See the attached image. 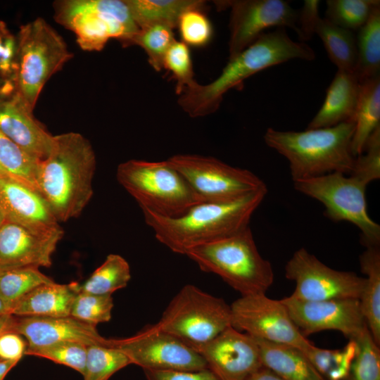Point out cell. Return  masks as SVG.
I'll return each mask as SVG.
<instances>
[{"instance_id":"1","label":"cell","mask_w":380,"mask_h":380,"mask_svg":"<svg viewBox=\"0 0 380 380\" xmlns=\"http://www.w3.org/2000/svg\"><path fill=\"white\" fill-rule=\"evenodd\" d=\"M96 163L93 147L81 134L53 136L48 156L38 163L35 183L59 222L80 216L88 205Z\"/></svg>"},{"instance_id":"2","label":"cell","mask_w":380,"mask_h":380,"mask_svg":"<svg viewBox=\"0 0 380 380\" xmlns=\"http://www.w3.org/2000/svg\"><path fill=\"white\" fill-rule=\"evenodd\" d=\"M315 52L306 43L293 41L286 28L262 34L255 42L229 59L220 75L210 83L195 82L179 94L178 104L191 118L215 113L229 90L240 87L249 77L267 68L293 59L313 61Z\"/></svg>"},{"instance_id":"3","label":"cell","mask_w":380,"mask_h":380,"mask_svg":"<svg viewBox=\"0 0 380 380\" xmlns=\"http://www.w3.org/2000/svg\"><path fill=\"white\" fill-rule=\"evenodd\" d=\"M267 192L265 187L232 201L201 202L177 217H163L148 210L142 213L146 224L160 243L175 253L185 255L191 248L248 227Z\"/></svg>"},{"instance_id":"4","label":"cell","mask_w":380,"mask_h":380,"mask_svg":"<svg viewBox=\"0 0 380 380\" xmlns=\"http://www.w3.org/2000/svg\"><path fill=\"white\" fill-rule=\"evenodd\" d=\"M354 120L303 132L267 128L265 144L289 162L293 181L333 172L351 173L355 157L351 151Z\"/></svg>"},{"instance_id":"5","label":"cell","mask_w":380,"mask_h":380,"mask_svg":"<svg viewBox=\"0 0 380 380\" xmlns=\"http://www.w3.org/2000/svg\"><path fill=\"white\" fill-rule=\"evenodd\" d=\"M185 255L201 270L220 277L241 296L265 293L274 281L272 265L259 253L249 226L191 248Z\"/></svg>"},{"instance_id":"6","label":"cell","mask_w":380,"mask_h":380,"mask_svg":"<svg viewBox=\"0 0 380 380\" xmlns=\"http://www.w3.org/2000/svg\"><path fill=\"white\" fill-rule=\"evenodd\" d=\"M118 183L141 210L177 217L202 201L184 177L167 160H129L116 170Z\"/></svg>"},{"instance_id":"7","label":"cell","mask_w":380,"mask_h":380,"mask_svg":"<svg viewBox=\"0 0 380 380\" xmlns=\"http://www.w3.org/2000/svg\"><path fill=\"white\" fill-rule=\"evenodd\" d=\"M54 12L56 20L75 33L84 51H101L113 38L132 46L139 30L124 0L58 1Z\"/></svg>"},{"instance_id":"8","label":"cell","mask_w":380,"mask_h":380,"mask_svg":"<svg viewBox=\"0 0 380 380\" xmlns=\"http://www.w3.org/2000/svg\"><path fill=\"white\" fill-rule=\"evenodd\" d=\"M71 56L63 38L44 19L20 27L13 82L15 91L30 110L49 78Z\"/></svg>"},{"instance_id":"9","label":"cell","mask_w":380,"mask_h":380,"mask_svg":"<svg viewBox=\"0 0 380 380\" xmlns=\"http://www.w3.org/2000/svg\"><path fill=\"white\" fill-rule=\"evenodd\" d=\"M156 324L194 347L232 326L231 307L222 298L186 284L172 298Z\"/></svg>"},{"instance_id":"10","label":"cell","mask_w":380,"mask_h":380,"mask_svg":"<svg viewBox=\"0 0 380 380\" xmlns=\"http://www.w3.org/2000/svg\"><path fill=\"white\" fill-rule=\"evenodd\" d=\"M296 190L317 200L325 208V215L334 222L348 221L361 232L366 247L379 246L380 226L369 215L365 191L367 184L341 172L293 181Z\"/></svg>"},{"instance_id":"11","label":"cell","mask_w":380,"mask_h":380,"mask_svg":"<svg viewBox=\"0 0 380 380\" xmlns=\"http://www.w3.org/2000/svg\"><path fill=\"white\" fill-rule=\"evenodd\" d=\"M166 160L184 177L202 202L232 201L267 187L252 172L214 157L177 154Z\"/></svg>"},{"instance_id":"12","label":"cell","mask_w":380,"mask_h":380,"mask_svg":"<svg viewBox=\"0 0 380 380\" xmlns=\"http://www.w3.org/2000/svg\"><path fill=\"white\" fill-rule=\"evenodd\" d=\"M108 346L122 351L143 370L198 371L208 369L203 357L156 324L147 325L132 336L108 339Z\"/></svg>"},{"instance_id":"13","label":"cell","mask_w":380,"mask_h":380,"mask_svg":"<svg viewBox=\"0 0 380 380\" xmlns=\"http://www.w3.org/2000/svg\"><path fill=\"white\" fill-rule=\"evenodd\" d=\"M230 307L232 327L254 338L291 345L303 353L314 345L294 324L281 300L265 293L241 296Z\"/></svg>"},{"instance_id":"14","label":"cell","mask_w":380,"mask_h":380,"mask_svg":"<svg viewBox=\"0 0 380 380\" xmlns=\"http://www.w3.org/2000/svg\"><path fill=\"white\" fill-rule=\"evenodd\" d=\"M285 277L296 284L290 296L308 301L359 300L365 281L353 272L328 267L304 248L296 251L286 262Z\"/></svg>"},{"instance_id":"15","label":"cell","mask_w":380,"mask_h":380,"mask_svg":"<svg viewBox=\"0 0 380 380\" xmlns=\"http://www.w3.org/2000/svg\"><path fill=\"white\" fill-rule=\"evenodd\" d=\"M230 8L229 59L255 42L270 27H289L297 32L298 10L284 0H235L218 1Z\"/></svg>"},{"instance_id":"16","label":"cell","mask_w":380,"mask_h":380,"mask_svg":"<svg viewBox=\"0 0 380 380\" xmlns=\"http://www.w3.org/2000/svg\"><path fill=\"white\" fill-rule=\"evenodd\" d=\"M305 337L324 330H336L355 340L367 326L358 299L301 300L291 296L281 300Z\"/></svg>"},{"instance_id":"17","label":"cell","mask_w":380,"mask_h":380,"mask_svg":"<svg viewBox=\"0 0 380 380\" xmlns=\"http://www.w3.org/2000/svg\"><path fill=\"white\" fill-rule=\"evenodd\" d=\"M191 348L220 380H246L262 367L255 339L232 326L210 341Z\"/></svg>"},{"instance_id":"18","label":"cell","mask_w":380,"mask_h":380,"mask_svg":"<svg viewBox=\"0 0 380 380\" xmlns=\"http://www.w3.org/2000/svg\"><path fill=\"white\" fill-rule=\"evenodd\" d=\"M63 234L62 228L41 232L5 220L0 227V270L49 267Z\"/></svg>"},{"instance_id":"19","label":"cell","mask_w":380,"mask_h":380,"mask_svg":"<svg viewBox=\"0 0 380 380\" xmlns=\"http://www.w3.org/2000/svg\"><path fill=\"white\" fill-rule=\"evenodd\" d=\"M0 208L6 220L26 228L41 232L61 229L43 196L11 176L0 177Z\"/></svg>"},{"instance_id":"20","label":"cell","mask_w":380,"mask_h":380,"mask_svg":"<svg viewBox=\"0 0 380 380\" xmlns=\"http://www.w3.org/2000/svg\"><path fill=\"white\" fill-rule=\"evenodd\" d=\"M0 131L38 161L48 156L53 139L15 91L0 99Z\"/></svg>"},{"instance_id":"21","label":"cell","mask_w":380,"mask_h":380,"mask_svg":"<svg viewBox=\"0 0 380 380\" xmlns=\"http://www.w3.org/2000/svg\"><path fill=\"white\" fill-rule=\"evenodd\" d=\"M14 332L26 338L27 347H39L63 341L78 342L86 346L108 345V339L101 336L95 326L70 315L16 318Z\"/></svg>"},{"instance_id":"22","label":"cell","mask_w":380,"mask_h":380,"mask_svg":"<svg viewBox=\"0 0 380 380\" xmlns=\"http://www.w3.org/2000/svg\"><path fill=\"white\" fill-rule=\"evenodd\" d=\"M360 84L354 73L337 70L327 89L322 106L306 129L331 127L354 120Z\"/></svg>"},{"instance_id":"23","label":"cell","mask_w":380,"mask_h":380,"mask_svg":"<svg viewBox=\"0 0 380 380\" xmlns=\"http://www.w3.org/2000/svg\"><path fill=\"white\" fill-rule=\"evenodd\" d=\"M76 294L72 282L43 284L21 298L13 307L11 314L21 317L69 316Z\"/></svg>"},{"instance_id":"24","label":"cell","mask_w":380,"mask_h":380,"mask_svg":"<svg viewBox=\"0 0 380 380\" xmlns=\"http://www.w3.org/2000/svg\"><path fill=\"white\" fill-rule=\"evenodd\" d=\"M262 366L285 380H325L299 348L255 338Z\"/></svg>"},{"instance_id":"25","label":"cell","mask_w":380,"mask_h":380,"mask_svg":"<svg viewBox=\"0 0 380 380\" xmlns=\"http://www.w3.org/2000/svg\"><path fill=\"white\" fill-rule=\"evenodd\" d=\"M360 266L366 274L359 298L366 324L377 345H380V250L379 246L366 247L360 256Z\"/></svg>"},{"instance_id":"26","label":"cell","mask_w":380,"mask_h":380,"mask_svg":"<svg viewBox=\"0 0 380 380\" xmlns=\"http://www.w3.org/2000/svg\"><path fill=\"white\" fill-rule=\"evenodd\" d=\"M354 122L351 151L357 157L362 153L369 137L380 126V75L360 83Z\"/></svg>"},{"instance_id":"27","label":"cell","mask_w":380,"mask_h":380,"mask_svg":"<svg viewBox=\"0 0 380 380\" xmlns=\"http://www.w3.org/2000/svg\"><path fill=\"white\" fill-rule=\"evenodd\" d=\"M139 29L152 24H165L173 29L186 11L200 8L201 0H124Z\"/></svg>"},{"instance_id":"28","label":"cell","mask_w":380,"mask_h":380,"mask_svg":"<svg viewBox=\"0 0 380 380\" xmlns=\"http://www.w3.org/2000/svg\"><path fill=\"white\" fill-rule=\"evenodd\" d=\"M316 34L322 40L330 61L337 70L354 73L357 60V39L354 32L321 18Z\"/></svg>"},{"instance_id":"29","label":"cell","mask_w":380,"mask_h":380,"mask_svg":"<svg viewBox=\"0 0 380 380\" xmlns=\"http://www.w3.org/2000/svg\"><path fill=\"white\" fill-rule=\"evenodd\" d=\"M130 279V267L127 261L118 254L110 253L83 283L72 284L77 293L112 295L126 287Z\"/></svg>"},{"instance_id":"30","label":"cell","mask_w":380,"mask_h":380,"mask_svg":"<svg viewBox=\"0 0 380 380\" xmlns=\"http://www.w3.org/2000/svg\"><path fill=\"white\" fill-rule=\"evenodd\" d=\"M357 60L354 74L360 83L380 75V6L357 31Z\"/></svg>"},{"instance_id":"31","label":"cell","mask_w":380,"mask_h":380,"mask_svg":"<svg viewBox=\"0 0 380 380\" xmlns=\"http://www.w3.org/2000/svg\"><path fill=\"white\" fill-rule=\"evenodd\" d=\"M54 282L36 267L0 270V298L9 308L35 288Z\"/></svg>"},{"instance_id":"32","label":"cell","mask_w":380,"mask_h":380,"mask_svg":"<svg viewBox=\"0 0 380 380\" xmlns=\"http://www.w3.org/2000/svg\"><path fill=\"white\" fill-rule=\"evenodd\" d=\"M355 352V342L349 340L343 348L334 350L313 345L304 354L325 380H348Z\"/></svg>"},{"instance_id":"33","label":"cell","mask_w":380,"mask_h":380,"mask_svg":"<svg viewBox=\"0 0 380 380\" xmlns=\"http://www.w3.org/2000/svg\"><path fill=\"white\" fill-rule=\"evenodd\" d=\"M132 365L120 350L108 346L90 345L87 347L84 380H108L114 374Z\"/></svg>"},{"instance_id":"34","label":"cell","mask_w":380,"mask_h":380,"mask_svg":"<svg viewBox=\"0 0 380 380\" xmlns=\"http://www.w3.org/2000/svg\"><path fill=\"white\" fill-rule=\"evenodd\" d=\"M379 6V0H327L324 18L342 28L358 31Z\"/></svg>"},{"instance_id":"35","label":"cell","mask_w":380,"mask_h":380,"mask_svg":"<svg viewBox=\"0 0 380 380\" xmlns=\"http://www.w3.org/2000/svg\"><path fill=\"white\" fill-rule=\"evenodd\" d=\"M38 163L0 131V165L11 177L37 190Z\"/></svg>"},{"instance_id":"36","label":"cell","mask_w":380,"mask_h":380,"mask_svg":"<svg viewBox=\"0 0 380 380\" xmlns=\"http://www.w3.org/2000/svg\"><path fill=\"white\" fill-rule=\"evenodd\" d=\"M356 352L348 380H380V349L367 327L355 339Z\"/></svg>"},{"instance_id":"37","label":"cell","mask_w":380,"mask_h":380,"mask_svg":"<svg viewBox=\"0 0 380 380\" xmlns=\"http://www.w3.org/2000/svg\"><path fill=\"white\" fill-rule=\"evenodd\" d=\"M176 41L173 28L165 24H152L139 28L132 45L141 46L147 53L149 64L156 71L163 68L165 55Z\"/></svg>"},{"instance_id":"38","label":"cell","mask_w":380,"mask_h":380,"mask_svg":"<svg viewBox=\"0 0 380 380\" xmlns=\"http://www.w3.org/2000/svg\"><path fill=\"white\" fill-rule=\"evenodd\" d=\"M87 346L74 341H63L39 347H27L25 355L48 359L57 364L84 373Z\"/></svg>"},{"instance_id":"39","label":"cell","mask_w":380,"mask_h":380,"mask_svg":"<svg viewBox=\"0 0 380 380\" xmlns=\"http://www.w3.org/2000/svg\"><path fill=\"white\" fill-rule=\"evenodd\" d=\"M113 308L112 295L77 292L72 305L70 316L96 327L99 323L110 320Z\"/></svg>"},{"instance_id":"40","label":"cell","mask_w":380,"mask_h":380,"mask_svg":"<svg viewBox=\"0 0 380 380\" xmlns=\"http://www.w3.org/2000/svg\"><path fill=\"white\" fill-rule=\"evenodd\" d=\"M177 27L182 42L187 46H204L210 42L213 34L210 20L200 8L184 11L178 20Z\"/></svg>"},{"instance_id":"41","label":"cell","mask_w":380,"mask_h":380,"mask_svg":"<svg viewBox=\"0 0 380 380\" xmlns=\"http://www.w3.org/2000/svg\"><path fill=\"white\" fill-rule=\"evenodd\" d=\"M163 68L170 71L176 80L177 94L196 82L194 80L191 51L189 46L182 42L176 40L169 48L164 57Z\"/></svg>"},{"instance_id":"42","label":"cell","mask_w":380,"mask_h":380,"mask_svg":"<svg viewBox=\"0 0 380 380\" xmlns=\"http://www.w3.org/2000/svg\"><path fill=\"white\" fill-rule=\"evenodd\" d=\"M362 153L355 157L350 175L367 185L380 178V126L369 137Z\"/></svg>"},{"instance_id":"43","label":"cell","mask_w":380,"mask_h":380,"mask_svg":"<svg viewBox=\"0 0 380 380\" xmlns=\"http://www.w3.org/2000/svg\"><path fill=\"white\" fill-rule=\"evenodd\" d=\"M319 0H305L300 9L298 10L297 20V34L300 42L310 40L315 34L319 16Z\"/></svg>"},{"instance_id":"44","label":"cell","mask_w":380,"mask_h":380,"mask_svg":"<svg viewBox=\"0 0 380 380\" xmlns=\"http://www.w3.org/2000/svg\"><path fill=\"white\" fill-rule=\"evenodd\" d=\"M17 53V39L8 30L6 25L0 21V75L14 78Z\"/></svg>"},{"instance_id":"45","label":"cell","mask_w":380,"mask_h":380,"mask_svg":"<svg viewBox=\"0 0 380 380\" xmlns=\"http://www.w3.org/2000/svg\"><path fill=\"white\" fill-rule=\"evenodd\" d=\"M143 371L146 380H220L208 369L198 371Z\"/></svg>"},{"instance_id":"46","label":"cell","mask_w":380,"mask_h":380,"mask_svg":"<svg viewBox=\"0 0 380 380\" xmlns=\"http://www.w3.org/2000/svg\"><path fill=\"white\" fill-rule=\"evenodd\" d=\"M22 336L16 332H8L0 336V360L20 361L27 348Z\"/></svg>"},{"instance_id":"47","label":"cell","mask_w":380,"mask_h":380,"mask_svg":"<svg viewBox=\"0 0 380 380\" xmlns=\"http://www.w3.org/2000/svg\"><path fill=\"white\" fill-rule=\"evenodd\" d=\"M246 380H285L280 377L270 369L262 367L252 374H251Z\"/></svg>"},{"instance_id":"48","label":"cell","mask_w":380,"mask_h":380,"mask_svg":"<svg viewBox=\"0 0 380 380\" xmlns=\"http://www.w3.org/2000/svg\"><path fill=\"white\" fill-rule=\"evenodd\" d=\"M16 318L12 314L0 315V336L8 332H14Z\"/></svg>"},{"instance_id":"49","label":"cell","mask_w":380,"mask_h":380,"mask_svg":"<svg viewBox=\"0 0 380 380\" xmlns=\"http://www.w3.org/2000/svg\"><path fill=\"white\" fill-rule=\"evenodd\" d=\"M18 361H7L0 360V380H4L9 371L14 367Z\"/></svg>"},{"instance_id":"50","label":"cell","mask_w":380,"mask_h":380,"mask_svg":"<svg viewBox=\"0 0 380 380\" xmlns=\"http://www.w3.org/2000/svg\"><path fill=\"white\" fill-rule=\"evenodd\" d=\"M15 91V84L13 82L7 81L4 84L0 82V99L9 96Z\"/></svg>"},{"instance_id":"51","label":"cell","mask_w":380,"mask_h":380,"mask_svg":"<svg viewBox=\"0 0 380 380\" xmlns=\"http://www.w3.org/2000/svg\"><path fill=\"white\" fill-rule=\"evenodd\" d=\"M11 314L9 308L0 298V315Z\"/></svg>"},{"instance_id":"52","label":"cell","mask_w":380,"mask_h":380,"mask_svg":"<svg viewBox=\"0 0 380 380\" xmlns=\"http://www.w3.org/2000/svg\"><path fill=\"white\" fill-rule=\"evenodd\" d=\"M5 220H6V218H5L4 214L0 208V227L3 224Z\"/></svg>"},{"instance_id":"53","label":"cell","mask_w":380,"mask_h":380,"mask_svg":"<svg viewBox=\"0 0 380 380\" xmlns=\"http://www.w3.org/2000/svg\"><path fill=\"white\" fill-rule=\"evenodd\" d=\"M7 176H10V175L0 165V177H7Z\"/></svg>"}]
</instances>
